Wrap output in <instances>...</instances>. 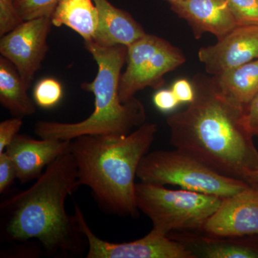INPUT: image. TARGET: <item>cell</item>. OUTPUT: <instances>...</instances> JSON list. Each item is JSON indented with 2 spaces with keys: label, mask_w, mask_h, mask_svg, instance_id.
Wrapping results in <instances>:
<instances>
[{
  "label": "cell",
  "mask_w": 258,
  "mask_h": 258,
  "mask_svg": "<svg viewBox=\"0 0 258 258\" xmlns=\"http://www.w3.org/2000/svg\"><path fill=\"white\" fill-rule=\"evenodd\" d=\"M191 83L193 101L166 118L170 144L220 174L244 180L258 169L247 107L226 94L215 76L198 73Z\"/></svg>",
  "instance_id": "obj_1"
},
{
  "label": "cell",
  "mask_w": 258,
  "mask_h": 258,
  "mask_svg": "<svg viewBox=\"0 0 258 258\" xmlns=\"http://www.w3.org/2000/svg\"><path fill=\"white\" fill-rule=\"evenodd\" d=\"M81 184L74 155L64 153L47 166L32 186L0 205L2 235L10 242L35 240L47 255L71 257L88 247L74 215L66 203Z\"/></svg>",
  "instance_id": "obj_2"
},
{
  "label": "cell",
  "mask_w": 258,
  "mask_h": 258,
  "mask_svg": "<svg viewBox=\"0 0 258 258\" xmlns=\"http://www.w3.org/2000/svg\"><path fill=\"white\" fill-rule=\"evenodd\" d=\"M157 132V124L145 122L128 135H83L71 141L80 184L91 189L102 209L120 216L139 215L135 179Z\"/></svg>",
  "instance_id": "obj_3"
},
{
  "label": "cell",
  "mask_w": 258,
  "mask_h": 258,
  "mask_svg": "<svg viewBox=\"0 0 258 258\" xmlns=\"http://www.w3.org/2000/svg\"><path fill=\"white\" fill-rule=\"evenodd\" d=\"M83 44L98 66L94 80L81 84L83 90L94 96V111L77 123L37 122L35 132L41 139L72 141L83 135L125 136L146 122L147 113L143 103L136 97L122 103L118 94L121 70L126 62L127 47H101L93 41H84Z\"/></svg>",
  "instance_id": "obj_4"
},
{
  "label": "cell",
  "mask_w": 258,
  "mask_h": 258,
  "mask_svg": "<svg viewBox=\"0 0 258 258\" xmlns=\"http://www.w3.org/2000/svg\"><path fill=\"white\" fill-rule=\"evenodd\" d=\"M137 178L142 182L174 185L223 199L234 196L251 185L220 174L177 149L147 153L139 164Z\"/></svg>",
  "instance_id": "obj_5"
},
{
  "label": "cell",
  "mask_w": 258,
  "mask_h": 258,
  "mask_svg": "<svg viewBox=\"0 0 258 258\" xmlns=\"http://www.w3.org/2000/svg\"><path fill=\"white\" fill-rule=\"evenodd\" d=\"M137 208L152 222L154 230L169 235L175 231H200L220 208L224 199L162 185L137 183Z\"/></svg>",
  "instance_id": "obj_6"
},
{
  "label": "cell",
  "mask_w": 258,
  "mask_h": 258,
  "mask_svg": "<svg viewBox=\"0 0 258 258\" xmlns=\"http://www.w3.org/2000/svg\"><path fill=\"white\" fill-rule=\"evenodd\" d=\"M126 69L120 76L118 94L122 103L130 101L146 88L159 89L164 76L182 66V51L157 35L146 34L127 47Z\"/></svg>",
  "instance_id": "obj_7"
},
{
  "label": "cell",
  "mask_w": 258,
  "mask_h": 258,
  "mask_svg": "<svg viewBox=\"0 0 258 258\" xmlns=\"http://www.w3.org/2000/svg\"><path fill=\"white\" fill-rule=\"evenodd\" d=\"M74 215L87 240V258H196L184 244L154 229L132 242L115 243L102 240L90 228L77 204Z\"/></svg>",
  "instance_id": "obj_8"
},
{
  "label": "cell",
  "mask_w": 258,
  "mask_h": 258,
  "mask_svg": "<svg viewBox=\"0 0 258 258\" xmlns=\"http://www.w3.org/2000/svg\"><path fill=\"white\" fill-rule=\"evenodd\" d=\"M51 18L43 16L23 21L0 39L1 55L14 64L28 88L49 50Z\"/></svg>",
  "instance_id": "obj_9"
},
{
  "label": "cell",
  "mask_w": 258,
  "mask_h": 258,
  "mask_svg": "<svg viewBox=\"0 0 258 258\" xmlns=\"http://www.w3.org/2000/svg\"><path fill=\"white\" fill-rule=\"evenodd\" d=\"M199 60L210 76H217L258 58V25H237L198 51Z\"/></svg>",
  "instance_id": "obj_10"
},
{
  "label": "cell",
  "mask_w": 258,
  "mask_h": 258,
  "mask_svg": "<svg viewBox=\"0 0 258 258\" xmlns=\"http://www.w3.org/2000/svg\"><path fill=\"white\" fill-rule=\"evenodd\" d=\"M201 232L217 237L258 235V184L224 199Z\"/></svg>",
  "instance_id": "obj_11"
},
{
  "label": "cell",
  "mask_w": 258,
  "mask_h": 258,
  "mask_svg": "<svg viewBox=\"0 0 258 258\" xmlns=\"http://www.w3.org/2000/svg\"><path fill=\"white\" fill-rule=\"evenodd\" d=\"M71 141L32 138L18 134L5 152L11 158L20 182L37 179L51 163L71 149Z\"/></svg>",
  "instance_id": "obj_12"
},
{
  "label": "cell",
  "mask_w": 258,
  "mask_h": 258,
  "mask_svg": "<svg viewBox=\"0 0 258 258\" xmlns=\"http://www.w3.org/2000/svg\"><path fill=\"white\" fill-rule=\"evenodd\" d=\"M170 8L188 23L198 40L207 32L220 38L237 26L226 0H181Z\"/></svg>",
  "instance_id": "obj_13"
},
{
  "label": "cell",
  "mask_w": 258,
  "mask_h": 258,
  "mask_svg": "<svg viewBox=\"0 0 258 258\" xmlns=\"http://www.w3.org/2000/svg\"><path fill=\"white\" fill-rule=\"evenodd\" d=\"M168 235L184 244L196 258H258V235L217 237L198 231H175Z\"/></svg>",
  "instance_id": "obj_14"
},
{
  "label": "cell",
  "mask_w": 258,
  "mask_h": 258,
  "mask_svg": "<svg viewBox=\"0 0 258 258\" xmlns=\"http://www.w3.org/2000/svg\"><path fill=\"white\" fill-rule=\"evenodd\" d=\"M98 11V28L93 42L101 47H128L147 34L143 27L128 13L108 0H93Z\"/></svg>",
  "instance_id": "obj_15"
},
{
  "label": "cell",
  "mask_w": 258,
  "mask_h": 258,
  "mask_svg": "<svg viewBox=\"0 0 258 258\" xmlns=\"http://www.w3.org/2000/svg\"><path fill=\"white\" fill-rule=\"evenodd\" d=\"M51 20L52 25L69 27L84 41H93L99 17L93 0H60Z\"/></svg>",
  "instance_id": "obj_16"
},
{
  "label": "cell",
  "mask_w": 258,
  "mask_h": 258,
  "mask_svg": "<svg viewBox=\"0 0 258 258\" xmlns=\"http://www.w3.org/2000/svg\"><path fill=\"white\" fill-rule=\"evenodd\" d=\"M29 88L24 83L18 69L8 59L0 57V103L16 117L35 113V105L29 96Z\"/></svg>",
  "instance_id": "obj_17"
},
{
  "label": "cell",
  "mask_w": 258,
  "mask_h": 258,
  "mask_svg": "<svg viewBox=\"0 0 258 258\" xmlns=\"http://www.w3.org/2000/svg\"><path fill=\"white\" fill-rule=\"evenodd\" d=\"M215 77L226 94L247 107L258 93V58Z\"/></svg>",
  "instance_id": "obj_18"
},
{
  "label": "cell",
  "mask_w": 258,
  "mask_h": 258,
  "mask_svg": "<svg viewBox=\"0 0 258 258\" xmlns=\"http://www.w3.org/2000/svg\"><path fill=\"white\" fill-rule=\"evenodd\" d=\"M62 96V85L52 78L42 79L34 88L33 99L35 104L45 109H50L57 106Z\"/></svg>",
  "instance_id": "obj_19"
},
{
  "label": "cell",
  "mask_w": 258,
  "mask_h": 258,
  "mask_svg": "<svg viewBox=\"0 0 258 258\" xmlns=\"http://www.w3.org/2000/svg\"><path fill=\"white\" fill-rule=\"evenodd\" d=\"M60 0H14L19 16L23 20L52 16Z\"/></svg>",
  "instance_id": "obj_20"
},
{
  "label": "cell",
  "mask_w": 258,
  "mask_h": 258,
  "mask_svg": "<svg viewBox=\"0 0 258 258\" xmlns=\"http://www.w3.org/2000/svg\"><path fill=\"white\" fill-rule=\"evenodd\" d=\"M237 25H258V0H226Z\"/></svg>",
  "instance_id": "obj_21"
},
{
  "label": "cell",
  "mask_w": 258,
  "mask_h": 258,
  "mask_svg": "<svg viewBox=\"0 0 258 258\" xmlns=\"http://www.w3.org/2000/svg\"><path fill=\"white\" fill-rule=\"evenodd\" d=\"M23 22L15 8L14 0H0V36L12 31Z\"/></svg>",
  "instance_id": "obj_22"
},
{
  "label": "cell",
  "mask_w": 258,
  "mask_h": 258,
  "mask_svg": "<svg viewBox=\"0 0 258 258\" xmlns=\"http://www.w3.org/2000/svg\"><path fill=\"white\" fill-rule=\"evenodd\" d=\"M23 120L20 117L5 120L0 123V154L9 147L17 135L19 134Z\"/></svg>",
  "instance_id": "obj_23"
},
{
  "label": "cell",
  "mask_w": 258,
  "mask_h": 258,
  "mask_svg": "<svg viewBox=\"0 0 258 258\" xmlns=\"http://www.w3.org/2000/svg\"><path fill=\"white\" fill-rule=\"evenodd\" d=\"M17 178L13 161L6 152L0 154V193L9 189Z\"/></svg>",
  "instance_id": "obj_24"
},
{
  "label": "cell",
  "mask_w": 258,
  "mask_h": 258,
  "mask_svg": "<svg viewBox=\"0 0 258 258\" xmlns=\"http://www.w3.org/2000/svg\"><path fill=\"white\" fill-rule=\"evenodd\" d=\"M153 103L159 111L168 113L175 109L180 102L171 89H161L153 96Z\"/></svg>",
  "instance_id": "obj_25"
},
{
  "label": "cell",
  "mask_w": 258,
  "mask_h": 258,
  "mask_svg": "<svg viewBox=\"0 0 258 258\" xmlns=\"http://www.w3.org/2000/svg\"><path fill=\"white\" fill-rule=\"evenodd\" d=\"M171 91L180 103H191L195 98V93L192 83L186 79H179L172 85Z\"/></svg>",
  "instance_id": "obj_26"
},
{
  "label": "cell",
  "mask_w": 258,
  "mask_h": 258,
  "mask_svg": "<svg viewBox=\"0 0 258 258\" xmlns=\"http://www.w3.org/2000/svg\"><path fill=\"white\" fill-rule=\"evenodd\" d=\"M246 121L253 135V132L258 128V93L246 108Z\"/></svg>",
  "instance_id": "obj_27"
},
{
  "label": "cell",
  "mask_w": 258,
  "mask_h": 258,
  "mask_svg": "<svg viewBox=\"0 0 258 258\" xmlns=\"http://www.w3.org/2000/svg\"><path fill=\"white\" fill-rule=\"evenodd\" d=\"M244 180L250 184H258V169L248 171Z\"/></svg>",
  "instance_id": "obj_28"
},
{
  "label": "cell",
  "mask_w": 258,
  "mask_h": 258,
  "mask_svg": "<svg viewBox=\"0 0 258 258\" xmlns=\"http://www.w3.org/2000/svg\"><path fill=\"white\" fill-rule=\"evenodd\" d=\"M166 2H167L169 5L171 4V3H176V2L181 1V0H165Z\"/></svg>",
  "instance_id": "obj_29"
},
{
  "label": "cell",
  "mask_w": 258,
  "mask_h": 258,
  "mask_svg": "<svg viewBox=\"0 0 258 258\" xmlns=\"http://www.w3.org/2000/svg\"><path fill=\"white\" fill-rule=\"evenodd\" d=\"M253 136H256V137H258V128L256 129L255 131L253 132Z\"/></svg>",
  "instance_id": "obj_30"
}]
</instances>
